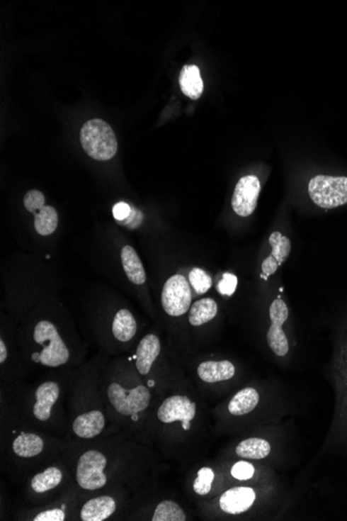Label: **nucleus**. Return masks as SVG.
I'll list each match as a JSON object with an SVG mask.
<instances>
[{
    "label": "nucleus",
    "mask_w": 347,
    "mask_h": 521,
    "mask_svg": "<svg viewBox=\"0 0 347 521\" xmlns=\"http://www.w3.org/2000/svg\"><path fill=\"white\" fill-rule=\"evenodd\" d=\"M215 473L209 467H203L198 471L197 478L193 482V490L199 495H206L212 488Z\"/></svg>",
    "instance_id": "27"
},
{
    "label": "nucleus",
    "mask_w": 347,
    "mask_h": 521,
    "mask_svg": "<svg viewBox=\"0 0 347 521\" xmlns=\"http://www.w3.org/2000/svg\"><path fill=\"white\" fill-rule=\"evenodd\" d=\"M137 326L132 313L127 309L118 311L113 323V336L122 342L132 340L137 334Z\"/></svg>",
    "instance_id": "19"
},
{
    "label": "nucleus",
    "mask_w": 347,
    "mask_h": 521,
    "mask_svg": "<svg viewBox=\"0 0 347 521\" xmlns=\"http://www.w3.org/2000/svg\"><path fill=\"white\" fill-rule=\"evenodd\" d=\"M153 521H186V515L180 505L172 500L160 503L155 509Z\"/></svg>",
    "instance_id": "25"
},
{
    "label": "nucleus",
    "mask_w": 347,
    "mask_h": 521,
    "mask_svg": "<svg viewBox=\"0 0 347 521\" xmlns=\"http://www.w3.org/2000/svg\"><path fill=\"white\" fill-rule=\"evenodd\" d=\"M179 84L183 94L190 99H199L203 94V79L200 74V69L195 65H186L181 69Z\"/></svg>",
    "instance_id": "16"
},
{
    "label": "nucleus",
    "mask_w": 347,
    "mask_h": 521,
    "mask_svg": "<svg viewBox=\"0 0 347 521\" xmlns=\"http://www.w3.org/2000/svg\"><path fill=\"white\" fill-rule=\"evenodd\" d=\"M190 282L195 293L203 295L210 289L212 279L204 269L195 268L190 273Z\"/></svg>",
    "instance_id": "28"
},
{
    "label": "nucleus",
    "mask_w": 347,
    "mask_h": 521,
    "mask_svg": "<svg viewBox=\"0 0 347 521\" xmlns=\"http://www.w3.org/2000/svg\"><path fill=\"white\" fill-rule=\"evenodd\" d=\"M122 264L127 278L133 284L142 285L146 282L147 276L137 251L131 246H125L121 252Z\"/></svg>",
    "instance_id": "17"
},
{
    "label": "nucleus",
    "mask_w": 347,
    "mask_h": 521,
    "mask_svg": "<svg viewBox=\"0 0 347 521\" xmlns=\"http://www.w3.org/2000/svg\"><path fill=\"white\" fill-rule=\"evenodd\" d=\"M197 406L188 396L176 395L166 398L157 411L158 420L164 424L180 422L186 431L195 418Z\"/></svg>",
    "instance_id": "8"
},
{
    "label": "nucleus",
    "mask_w": 347,
    "mask_h": 521,
    "mask_svg": "<svg viewBox=\"0 0 347 521\" xmlns=\"http://www.w3.org/2000/svg\"><path fill=\"white\" fill-rule=\"evenodd\" d=\"M142 213L141 211H137L135 207H132V211L131 215L123 222H119L120 224L125 225L129 229H135L137 226L142 224Z\"/></svg>",
    "instance_id": "35"
},
{
    "label": "nucleus",
    "mask_w": 347,
    "mask_h": 521,
    "mask_svg": "<svg viewBox=\"0 0 347 521\" xmlns=\"http://www.w3.org/2000/svg\"><path fill=\"white\" fill-rule=\"evenodd\" d=\"M59 217L52 206H45L35 213V228L40 235H52L57 230Z\"/></svg>",
    "instance_id": "23"
},
{
    "label": "nucleus",
    "mask_w": 347,
    "mask_h": 521,
    "mask_svg": "<svg viewBox=\"0 0 347 521\" xmlns=\"http://www.w3.org/2000/svg\"><path fill=\"white\" fill-rule=\"evenodd\" d=\"M339 384V409H338V414H339L340 422L347 425V365L344 366L343 374L340 377Z\"/></svg>",
    "instance_id": "29"
},
{
    "label": "nucleus",
    "mask_w": 347,
    "mask_h": 521,
    "mask_svg": "<svg viewBox=\"0 0 347 521\" xmlns=\"http://www.w3.org/2000/svg\"><path fill=\"white\" fill-rule=\"evenodd\" d=\"M106 426L102 412L94 410L77 416L73 422V431L80 438L90 439L99 435Z\"/></svg>",
    "instance_id": "13"
},
{
    "label": "nucleus",
    "mask_w": 347,
    "mask_h": 521,
    "mask_svg": "<svg viewBox=\"0 0 347 521\" xmlns=\"http://www.w3.org/2000/svg\"><path fill=\"white\" fill-rule=\"evenodd\" d=\"M131 211H132V207L128 206L125 202H119L113 206V215L118 223L123 222L131 215Z\"/></svg>",
    "instance_id": "34"
},
{
    "label": "nucleus",
    "mask_w": 347,
    "mask_h": 521,
    "mask_svg": "<svg viewBox=\"0 0 347 521\" xmlns=\"http://www.w3.org/2000/svg\"><path fill=\"white\" fill-rule=\"evenodd\" d=\"M269 244H271L273 251L271 255L277 260L279 266H282L291 251V242L288 237H284L279 231L273 233L269 237Z\"/></svg>",
    "instance_id": "26"
},
{
    "label": "nucleus",
    "mask_w": 347,
    "mask_h": 521,
    "mask_svg": "<svg viewBox=\"0 0 347 521\" xmlns=\"http://www.w3.org/2000/svg\"><path fill=\"white\" fill-rule=\"evenodd\" d=\"M159 338L154 334H148L140 342L137 349V369L141 375H148L152 364L160 353Z\"/></svg>",
    "instance_id": "12"
},
{
    "label": "nucleus",
    "mask_w": 347,
    "mask_h": 521,
    "mask_svg": "<svg viewBox=\"0 0 347 521\" xmlns=\"http://www.w3.org/2000/svg\"><path fill=\"white\" fill-rule=\"evenodd\" d=\"M217 304L211 298H204L193 303L190 307L188 320L191 326H202L206 323L210 322L217 315Z\"/></svg>",
    "instance_id": "20"
},
{
    "label": "nucleus",
    "mask_w": 347,
    "mask_h": 521,
    "mask_svg": "<svg viewBox=\"0 0 347 521\" xmlns=\"http://www.w3.org/2000/svg\"><path fill=\"white\" fill-rule=\"evenodd\" d=\"M117 509L115 500L110 496H99L89 500L80 511L84 521H102L108 520Z\"/></svg>",
    "instance_id": "14"
},
{
    "label": "nucleus",
    "mask_w": 347,
    "mask_h": 521,
    "mask_svg": "<svg viewBox=\"0 0 347 521\" xmlns=\"http://www.w3.org/2000/svg\"><path fill=\"white\" fill-rule=\"evenodd\" d=\"M59 396V387L57 383L45 382L38 387L35 391V402L33 406V415L39 420L50 418L51 409Z\"/></svg>",
    "instance_id": "11"
},
{
    "label": "nucleus",
    "mask_w": 347,
    "mask_h": 521,
    "mask_svg": "<svg viewBox=\"0 0 347 521\" xmlns=\"http://www.w3.org/2000/svg\"><path fill=\"white\" fill-rule=\"evenodd\" d=\"M279 267V264H278L277 260L275 259L273 255H269L268 257H266L264 262H262V271L266 275V279L268 276L273 275Z\"/></svg>",
    "instance_id": "36"
},
{
    "label": "nucleus",
    "mask_w": 347,
    "mask_h": 521,
    "mask_svg": "<svg viewBox=\"0 0 347 521\" xmlns=\"http://www.w3.org/2000/svg\"><path fill=\"white\" fill-rule=\"evenodd\" d=\"M32 358L33 362H40V353H33Z\"/></svg>",
    "instance_id": "38"
},
{
    "label": "nucleus",
    "mask_w": 347,
    "mask_h": 521,
    "mask_svg": "<svg viewBox=\"0 0 347 521\" xmlns=\"http://www.w3.org/2000/svg\"><path fill=\"white\" fill-rule=\"evenodd\" d=\"M63 474L57 467H49L43 473L35 474L32 480V488L37 493H44L61 484Z\"/></svg>",
    "instance_id": "24"
},
{
    "label": "nucleus",
    "mask_w": 347,
    "mask_h": 521,
    "mask_svg": "<svg viewBox=\"0 0 347 521\" xmlns=\"http://www.w3.org/2000/svg\"><path fill=\"white\" fill-rule=\"evenodd\" d=\"M259 400L258 391L253 387H246L233 396L229 403V412L235 416L246 415L257 407Z\"/></svg>",
    "instance_id": "18"
},
{
    "label": "nucleus",
    "mask_w": 347,
    "mask_h": 521,
    "mask_svg": "<svg viewBox=\"0 0 347 521\" xmlns=\"http://www.w3.org/2000/svg\"><path fill=\"white\" fill-rule=\"evenodd\" d=\"M238 280L234 274L224 273L217 284V291L221 295L232 296L237 288Z\"/></svg>",
    "instance_id": "32"
},
{
    "label": "nucleus",
    "mask_w": 347,
    "mask_h": 521,
    "mask_svg": "<svg viewBox=\"0 0 347 521\" xmlns=\"http://www.w3.org/2000/svg\"><path fill=\"white\" fill-rule=\"evenodd\" d=\"M260 191L261 184L257 176L248 175L240 178L233 194V211L239 217L246 218L252 215L257 207Z\"/></svg>",
    "instance_id": "9"
},
{
    "label": "nucleus",
    "mask_w": 347,
    "mask_h": 521,
    "mask_svg": "<svg viewBox=\"0 0 347 521\" xmlns=\"http://www.w3.org/2000/svg\"><path fill=\"white\" fill-rule=\"evenodd\" d=\"M271 452V444L262 438H248L242 440L237 447V456L250 460H261L268 457Z\"/></svg>",
    "instance_id": "22"
},
{
    "label": "nucleus",
    "mask_w": 347,
    "mask_h": 521,
    "mask_svg": "<svg viewBox=\"0 0 347 521\" xmlns=\"http://www.w3.org/2000/svg\"><path fill=\"white\" fill-rule=\"evenodd\" d=\"M33 340L43 346L40 353V364L49 367H57L69 360V349L59 336L57 327L48 320H41L35 326Z\"/></svg>",
    "instance_id": "3"
},
{
    "label": "nucleus",
    "mask_w": 347,
    "mask_h": 521,
    "mask_svg": "<svg viewBox=\"0 0 347 521\" xmlns=\"http://www.w3.org/2000/svg\"><path fill=\"white\" fill-rule=\"evenodd\" d=\"M106 456L100 452L88 451L79 458L76 469V478L82 489L97 490L106 486L108 478L104 474L106 467Z\"/></svg>",
    "instance_id": "6"
},
{
    "label": "nucleus",
    "mask_w": 347,
    "mask_h": 521,
    "mask_svg": "<svg viewBox=\"0 0 347 521\" xmlns=\"http://www.w3.org/2000/svg\"><path fill=\"white\" fill-rule=\"evenodd\" d=\"M108 400L120 414L132 416L146 410L150 403V391L146 386L135 387L127 391L118 383H111L108 389Z\"/></svg>",
    "instance_id": "4"
},
{
    "label": "nucleus",
    "mask_w": 347,
    "mask_h": 521,
    "mask_svg": "<svg viewBox=\"0 0 347 521\" xmlns=\"http://www.w3.org/2000/svg\"><path fill=\"white\" fill-rule=\"evenodd\" d=\"M8 357V351H6V344L4 340H0V364H4Z\"/></svg>",
    "instance_id": "37"
},
{
    "label": "nucleus",
    "mask_w": 347,
    "mask_h": 521,
    "mask_svg": "<svg viewBox=\"0 0 347 521\" xmlns=\"http://www.w3.org/2000/svg\"><path fill=\"white\" fill-rule=\"evenodd\" d=\"M191 304L190 284L184 276L174 275L164 285L161 305L164 313L171 316L186 315Z\"/></svg>",
    "instance_id": "5"
},
{
    "label": "nucleus",
    "mask_w": 347,
    "mask_h": 521,
    "mask_svg": "<svg viewBox=\"0 0 347 521\" xmlns=\"http://www.w3.org/2000/svg\"><path fill=\"white\" fill-rule=\"evenodd\" d=\"M255 500V490L250 487H234L222 494L220 507L224 513L238 515L250 510Z\"/></svg>",
    "instance_id": "10"
},
{
    "label": "nucleus",
    "mask_w": 347,
    "mask_h": 521,
    "mask_svg": "<svg viewBox=\"0 0 347 521\" xmlns=\"http://www.w3.org/2000/svg\"><path fill=\"white\" fill-rule=\"evenodd\" d=\"M133 420H137V414H135V415H132Z\"/></svg>",
    "instance_id": "39"
},
{
    "label": "nucleus",
    "mask_w": 347,
    "mask_h": 521,
    "mask_svg": "<svg viewBox=\"0 0 347 521\" xmlns=\"http://www.w3.org/2000/svg\"><path fill=\"white\" fill-rule=\"evenodd\" d=\"M66 518L64 512L61 509L47 510L38 514L33 520L35 521H64Z\"/></svg>",
    "instance_id": "33"
},
{
    "label": "nucleus",
    "mask_w": 347,
    "mask_h": 521,
    "mask_svg": "<svg viewBox=\"0 0 347 521\" xmlns=\"http://www.w3.org/2000/svg\"><path fill=\"white\" fill-rule=\"evenodd\" d=\"M153 384H154V383H153V381H150V382H149V385H150V386H153Z\"/></svg>",
    "instance_id": "40"
},
{
    "label": "nucleus",
    "mask_w": 347,
    "mask_h": 521,
    "mask_svg": "<svg viewBox=\"0 0 347 521\" xmlns=\"http://www.w3.org/2000/svg\"><path fill=\"white\" fill-rule=\"evenodd\" d=\"M309 196L320 208L331 209L347 203V177L317 175L311 178Z\"/></svg>",
    "instance_id": "2"
},
{
    "label": "nucleus",
    "mask_w": 347,
    "mask_h": 521,
    "mask_svg": "<svg viewBox=\"0 0 347 521\" xmlns=\"http://www.w3.org/2000/svg\"><path fill=\"white\" fill-rule=\"evenodd\" d=\"M235 375V366L228 360L205 362L198 366V376L206 383H217L232 379Z\"/></svg>",
    "instance_id": "15"
},
{
    "label": "nucleus",
    "mask_w": 347,
    "mask_h": 521,
    "mask_svg": "<svg viewBox=\"0 0 347 521\" xmlns=\"http://www.w3.org/2000/svg\"><path fill=\"white\" fill-rule=\"evenodd\" d=\"M44 442L40 436L32 433H22L13 442V451L22 458H33L43 451Z\"/></svg>",
    "instance_id": "21"
},
{
    "label": "nucleus",
    "mask_w": 347,
    "mask_h": 521,
    "mask_svg": "<svg viewBox=\"0 0 347 521\" xmlns=\"http://www.w3.org/2000/svg\"><path fill=\"white\" fill-rule=\"evenodd\" d=\"M254 474H255V467L251 463L246 462V461L237 462V464L233 465L232 469H231V474H232L233 478L239 481L250 480L253 478Z\"/></svg>",
    "instance_id": "31"
},
{
    "label": "nucleus",
    "mask_w": 347,
    "mask_h": 521,
    "mask_svg": "<svg viewBox=\"0 0 347 521\" xmlns=\"http://www.w3.org/2000/svg\"><path fill=\"white\" fill-rule=\"evenodd\" d=\"M80 142L89 157L100 162L110 160L118 151V142L110 124L101 119L86 121L80 130Z\"/></svg>",
    "instance_id": "1"
},
{
    "label": "nucleus",
    "mask_w": 347,
    "mask_h": 521,
    "mask_svg": "<svg viewBox=\"0 0 347 521\" xmlns=\"http://www.w3.org/2000/svg\"><path fill=\"white\" fill-rule=\"evenodd\" d=\"M23 203L30 213H35L45 206V196L37 190L28 191L24 196Z\"/></svg>",
    "instance_id": "30"
},
{
    "label": "nucleus",
    "mask_w": 347,
    "mask_h": 521,
    "mask_svg": "<svg viewBox=\"0 0 347 521\" xmlns=\"http://www.w3.org/2000/svg\"><path fill=\"white\" fill-rule=\"evenodd\" d=\"M289 315V309L286 303L282 299L273 301L269 307L271 327L266 333V340L273 353L279 357H283L289 352V342L283 330L284 323Z\"/></svg>",
    "instance_id": "7"
}]
</instances>
